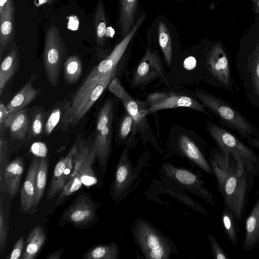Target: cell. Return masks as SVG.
I'll return each instance as SVG.
<instances>
[{
    "label": "cell",
    "instance_id": "obj_1",
    "mask_svg": "<svg viewBox=\"0 0 259 259\" xmlns=\"http://www.w3.org/2000/svg\"><path fill=\"white\" fill-rule=\"evenodd\" d=\"M116 68L105 75H101L93 69L69 100L64 104L60 122L65 132L74 128L99 99L115 77Z\"/></svg>",
    "mask_w": 259,
    "mask_h": 259
},
{
    "label": "cell",
    "instance_id": "obj_2",
    "mask_svg": "<svg viewBox=\"0 0 259 259\" xmlns=\"http://www.w3.org/2000/svg\"><path fill=\"white\" fill-rule=\"evenodd\" d=\"M230 157L216 153L211 164L216 176L219 190L221 192L226 206L233 213L236 222L241 220L247 187L246 169L240 176L236 166L229 165Z\"/></svg>",
    "mask_w": 259,
    "mask_h": 259
},
{
    "label": "cell",
    "instance_id": "obj_3",
    "mask_svg": "<svg viewBox=\"0 0 259 259\" xmlns=\"http://www.w3.org/2000/svg\"><path fill=\"white\" fill-rule=\"evenodd\" d=\"M132 230L135 242L146 258L168 259L175 251L172 242L144 220L137 219Z\"/></svg>",
    "mask_w": 259,
    "mask_h": 259
},
{
    "label": "cell",
    "instance_id": "obj_4",
    "mask_svg": "<svg viewBox=\"0 0 259 259\" xmlns=\"http://www.w3.org/2000/svg\"><path fill=\"white\" fill-rule=\"evenodd\" d=\"M196 96L225 126L237 132L242 138L247 139L258 136L255 126L230 104L204 92H197Z\"/></svg>",
    "mask_w": 259,
    "mask_h": 259
},
{
    "label": "cell",
    "instance_id": "obj_5",
    "mask_svg": "<svg viewBox=\"0 0 259 259\" xmlns=\"http://www.w3.org/2000/svg\"><path fill=\"white\" fill-rule=\"evenodd\" d=\"M66 52L58 28L55 25L51 26L46 33L42 57L47 79L53 87L59 83L62 64Z\"/></svg>",
    "mask_w": 259,
    "mask_h": 259
},
{
    "label": "cell",
    "instance_id": "obj_6",
    "mask_svg": "<svg viewBox=\"0 0 259 259\" xmlns=\"http://www.w3.org/2000/svg\"><path fill=\"white\" fill-rule=\"evenodd\" d=\"M207 128L222 153H229L233 158H240L245 164L257 161L255 153L231 133L211 122L208 123Z\"/></svg>",
    "mask_w": 259,
    "mask_h": 259
},
{
    "label": "cell",
    "instance_id": "obj_7",
    "mask_svg": "<svg viewBox=\"0 0 259 259\" xmlns=\"http://www.w3.org/2000/svg\"><path fill=\"white\" fill-rule=\"evenodd\" d=\"M205 64L207 71L219 87L232 91L233 81L231 65L221 44L217 43L210 48L206 56Z\"/></svg>",
    "mask_w": 259,
    "mask_h": 259
},
{
    "label": "cell",
    "instance_id": "obj_8",
    "mask_svg": "<svg viewBox=\"0 0 259 259\" xmlns=\"http://www.w3.org/2000/svg\"><path fill=\"white\" fill-rule=\"evenodd\" d=\"M163 170L165 175L185 189L198 195L214 205L211 194L203 186V182L197 176L189 170L177 167L171 164H164Z\"/></svg>",
    "mask_w": 259,
    "mask_h": 259
},
{
    "label": "cell",
    "instance_id": "obj_9",
    "mask_svg": "<svg viewBox=\"0 0 259 259\" xmlns=\"http://www.w3.org/2000/svg\"><path fill=\"white\" fill-rule=\"evenodd\" d=\"M81 138L80 135L77 136L67 155L61 158L56 164L47 193L48 199H53L68 181L73 169V158L77 153Z\"/></svg>",
    "mask_w": 259,
    "mask_h": 259
},
{
    "label": "cell",
    "instance_id": "obj_10",
    "mask_svg": "<svg viewBox=\"0 0 259 259\" xmlns=\"http://www.w3.org/2000/svg\"><path fill=\"white\" fill-rule=\"evenodd\" d=\"M162 71L157 54L147 49L134 72L131 87L133 88L145 84L162 75Z\"/></svg>",
    "mask_w": 259,
    "mask_h": 259
},
{
    "label": "cell",
    "instance_id": "obj_11",
    "mask_svg": "<svg viewBox=\"0 0 259 259\" xmlns=\"http://www.w3.org/2000/svg\"><path fill=\"white\" fill-rule=\"evenodd\" d=\"M146 18L143 13L138 18L130 32L116 45L111 53L97 65L94 69L98 74L105 75L116 68L131 41L133 39Z\"/></svg>",
    "mask_w": 259,
    "mask_h": 259
},
{
    "label": "cell",
    "instance_id": "obj_12",
    "mask_svg": "<svg viewBox=\"0 0 259 259\" xmlns=\"http://www.w3.org/2000/svg\"><path fill=\"white\" fill-rule=\"evenodd\" d=\"M95 214L94 203L87 195L83 194L76 197L65 210L63 220L75 225L82 226L92 222Z\"/></svg>",
    "mask_w": 259,
    "mask_h": 259
},
{
    "label": "cell",
    "instance_id": "obj_13",
    "mask_svg": "<svg viewBox=\"0 0 259 259\" xmlns=\"http://www.w3.org/2000/svg\"><path fill=\"white\" fill-rule=\"evenodd\" d=\"M14 0H0V58L14 37Z\"/></svg>",
    "mask_w": 259,
    "mask_h": 259
},
{
    "label": "cell",
    "instance_id": "obj_14",
    "mask_svg": "<svg viewBox=\"0 0 259 259\" xmlns=\"http://www.w3.org/2000/svg\"><path fill=\"white\" fill-rule=\"evenodd\" d=\"M135 178L132 163L128 156V149L125 148L120 157L116 169L113 185L114 195L120 196L132 186Z\"/></svg>",
    "mask_w": 259,
    "mask_h": 259
},
{
    "label": "cell",
    "instance_id": "obj_15",
    "mask_svg": "<svg viewBox=\"0 0 259 259\" xmlns=\"http://www.w3.org/2000/svg\"><path fill=\"white\" fill-rule=\"evenodd\" d=\"M36 76V74L32 75L29 80L6 105L9 112L8 128L15 115L29 105L40 94V90L35 89L33 86V82Z\"/></svg>",
    "mask_w": 259,
    "mask_h": 259
},
{
    "label": "cell",
    "instance_id": "obj_16",
    "mask_svg": "<svg viewBox=\"0 0 259 259\" xmlns=\"http://www.w3.org/2000/svg\"><path fill=\"white\" fill-rule=\"evenodd\" d=\"M178 107H186L193 109L214 118V117L205 109V107L194 98L173 93H171L167 98L157 104L148 107L146 110V113L148 115L151 113L160 110Z\"/></svg>",
    "mask_w": 259,
    "mask_h": 259
},
{
    "label": "cell",
    "instance_id": "obj_17",
    "mask_svg": "<svg viewBox=\"0 0 259 259\" xmlns=\"http://www.w3.org/2000/svg\"><path fill=\"white\" fill-rule=\"evenodd\" d=\"M39 158L35 157L30 163L21 189L20 208L28 212L34 207L35 196V179Z\"/></svg>",
    "mask_w": 259,
    "mask_h": 259
},
{
    "label": "cell",
    "instance_id": "obj_18",
    "mask_svg": "<svg viewBox=\"0 0 259 259\" xmlns=\"http://www.w3.org/2000/svg\"><path fill=\"white\" fill-rule=\"evenodd\" d=\"M180 151L202 170L212 174V169L197 145L186 135H181L178 140Z\"/></svg>",
    "mask_w": 259,
    "mask_h": 259
},
{
    "label": "cell",
    "instance_id": "obj_19",
    "mask_svg": "<svg viewBox=\"0 0 259 259\" xmlns=\"http://www.w3.org/2000/svg\"><path fill=\"white\" fill-rule=\"evenodd\" d=\"M24 167L23 158L16 157L8 163L5 168L4 178L11 199L18 192Z\"/></svg>",
    "mask_w": 259,
    "mask_h": 259
},
{
    "label": "cell",
    "instance_id": "obj_20",
    "mask_svg": "<svg viewBox=\"0 0 259 259\" xmlns=\"http://www.w3.org/2000/svg\"><path fill=\"white\" fill-rule=\"evenodd\" d=\"M259 241V196L245 222V235L243 243L244 250L252 249Z\"/></svg>",
    "mask_w": 259,
    "mask_h": 259
},
{
    "label": "cell",
    "instance_id": "obj_21",
    "mask_svg": "<svg viewBox=\"0 0 259 259\" xmlns=\"http://www.w3.org/2000/svg\"><path fill=\"white\" fill-rule=\"evenodd\" d=\"M139 0H119V24L122 38L131 30L135 22Z\"/></svg>",
    "mask_w": 259,
    "mask_h": 259
},
{
    "label": "cell",
    "instance_id": "obj_22",
    "mask_svg": "<svg viewBox=\"0 0 259 259\" xmlns=\"http://www.w3.org/2000/svg\"><path fill=\"white\" fill-rule=\"evenodd\" d=\"M124 108L134 121L133 133L144 130L146 122V104L133 99L131 96L121 101Z\"/></svg>",
    "mask_w": 259,
    "mask_h": 259
},
{
    "label": "cell",
    "instance_id": "obj_23",
    "mask_svg": "<svg viewBox=\"0 0 259 259\" xmlns=\"http://www.w3.org/2000/svg\"><path fill=\"white\" fill-rule=\"evenodd\" d=\"M46 239L42 226L33 228L28 234L21 259H34L44 245Z\"/></svg>",
    "mask_w": 259,
    "mask_h": 259
},
{
    "label": "cell",
    "instance_id": "obj_24",
    "mask_svg": "<svg viewBox=\"0 0 259 259\" xmlns=\"http://www.w3.org/2000/svg\"><path fill=\"white\" fill-rule=\"evenodd\" d=\"M19 55L15 47L2 61L0 66V96L5 87L16 72L19 66Z\"/></svg>",
    "mask_w": 259,
    "mask_h": 259
},
{
    "label": "cell",
    "instance_id": "obj_25",
    "mask_svg": "<svg viewBox=\"0 0 259 259\" xmlns=\"http://www.w3.org/2000/svg\"><path fill=\"white\" fill-rule=\"evenodd\" d=\"M112 123L98 133L93 143L100 165L105 167L107 163L111 145Z\"/></svg>",
    "mask_w": 259,
    "mask_h": 259
},
{
    "label": "cell",
    "instance_id": "obj_26",
    "mask_svg": "<svg viewBox=\"0 0 259 259\" xmlns=\"http://www.w3.org/2000/svg\"><path fill=\"white\" fill-rule=\"evenodd\" d=\"M30 120L27 109H22L12 119L9 128L11 137L14 139L23 140L28 135Z\"/></svg>",
    "mask_w": 259,
    "mask_h": 259
},
{
    "label": "cell",
    "instance_id": "obj_27",
    "mask_svg": "<svg viewBox=\"0 0 259 259\" xmlns=\"http://www.w3.org/2000/svg\"><path fill=\"white\" fill-rule=\"evenodd\" d=\"M82 73V63L77 55L68 56L63 63V75L66 83L69 85L76 83Z\"/></svg>",
    "mask_w": 259,
    "mask_h": 259
},
{
    "label": "cell",
    "instance_id": "obj_28",
    "mask_svg": "<svg viewBox=\"0 0 259 259\" xmlns=\"http://www.w3.org/2000/svg\"><path fill=\"white\" fill-rule=\"evenodd\" d=\"M119 255V249L117 244L100 245L88 250L83 255L85 259H116Z\"/></svg>",
    "mask_w": 259,
    "mask_h": 259
},
{
    "label": "cell",
    "instance_id": "obj_29",
    "mask_svg": "<svg viewBox=\"0 0 259 259\" xmlns=\"http://www.w3.org/2000/svg\"><path fill=\"white\" fill-rule=\"evenodd\" d=\"M48 162L45 157L39 158L35 179V196L34 207L39 203L46 188Z\"/></svg>",
    "mask_w": 259,
    "mask_h": 259
},
{
    "label": "cell",
    "instance_id": "obj_30",
    "mask_svg": "<svg viewBox=\"0 0 259 259\" xmlns=\"http://www.w3.org/2000/svg\"><path fill=\"white\" fill-rule=\"evenodd\" d=\"M158 40L166 62L170 65L172 60V43L169 30L166 25L162 21L158 23L157 28Z\"/></svg>",
    "mask_w": 259,
    "mask_h": 259
},
{
    "label": "cell",
    "instance_id": "obj_31",
    "mask_svg": "<svg viewBox=\"0 0 259 259\" xmlns=\"http://www.w3.org/2000/svg\"><path fill=\"white\" fill-rule=\"evenodd\" d=\"M96 157L95 148L93 145L88 157L77 173L81 179L82 184L86 186H91L97 183V180L92 168V165Z\"/></svg>",
    "mask_w": 259,
    "mask_h": 259
},
{
    "label": "cell",
    "instance_id": "obj_32",
    "mask_svg": "<svg viewBox=\"0 0 259 259\" xmlns=\"http://www.w3.org/2000/svg\"><path fill=\"white\" fill-rule=\"evenodd\" d=\"M94 24L97 43L98 45H103L106 36L107 19L103 5L99 4L96 8Z\"/></svg>",
    "mask_w": 259,
    "mask_h": 259
},
{
    "label": "cell",
    "instance_id": "obj_33",
    "mask_svg": "<svg viewBox=\"0 0 259 259\" xmlns=\"http://www.w3.org/2000/svg\"><path fill=\"white\" fill-rule=\"evenodd\" d=\"M93 144L90 140L81 138L78 149L73 161V169L69 177L68 181L77 175L81 165L88 157Z\"/></svg>",
    "mask_w": 259,
    "mask_h": 259
},
{
    "label": "cell",
    "instance_id": "obj_34",
    "mask_svg": "<svg viewBox=\"0 0 259 259\" xmlns=\"http://www.w3.org/2000/svg\"><path fill=\"white\" fill-rule=\"evenodd\" d=\"M47 114L42 107L35 110L32 116L28 137L30 139L40 136L45 131Z\"/></svg>",
    "mask_w": 259,
    "mask_h": 259
},
{
    "label": "cell",
    "instance_id": "obj_35",
    "mask_svg": "<svg viewBox=\"0 0 259 259\" xmlns=\"http://www.w3.org/2000/svg\"><path fill=\"white\" fill-rule=\"evenodd\" d=\"M113 102L108 99L103 104L98 115L96 133H98L112 123L113 116Z\"/></svg>",
    "mask_w": 259,
    "mask_h": 259
},
{
    "label": "cell",
    "instance_id": "obj_36",
    "mask_svg": "<svg viewBox=\"0 0 259 259\" xmlns=\"http://www.w3.org/2000/svg\"><path fill=\"white\" fill-rule=\"evenodd\" d=\"M222 213V223L226 233L234 246L238 244L237 229L236 220L233 213L227 207Z\"/></svg>",
    "mask_w": 259,
    "mask_h": 259
},
{
    "label": "cell",
    "instance_id": "obj_37",
    "mask_svg": "<svg viewBox=\"0 0 259 259\" xmlns=\"http://www.w3.org/2000/svg\"><path fill=\"white\" fill-rule=\"evenodd\" d=\"M65 103H60L53 107L50 112L47 119L45 127V134L50 135L56 128L57 125L61 121Z\"/></svg>",
    "mask_w": 259,
    "mask_h": 259
},
{
    "label": "cell",
    "instance_id": "obj_38",
    "mask_svg": "<svg viewBox=\"0 0 259 259\" xmlns=\"http://www.w3.org/2000/svg\"><path fill=\"white\" fill-rule=\"evenodd\" d=\"M82 184L81 179L78 174L70 179L61 190L56 200V204L60 205L67 197L78 190Z\"/></svg>",
    "mask_w": 259,
    "mask_h": 259
},
{
    "label": "cell",
    "instance_id": "obj_39",
    "mask_svg": "<svg viewBox=\"0 0 259 259\" xmlns=\"http://www.w3.org/2000/svg\"><path fill=\"white\" fill-rule=\"evenodd\" d=\"M8 144L4 136V133H0V187L4 189L6 185L4 178L5 168L8 163H7V153Z\"/></svg>",
    "mask_w": 259,
    "mask_h": 259
},
{
    "label": "cell",
    "instance_id": "obj_40",
    "mask_svg": "<svg viewBox=\"0 0 259 259\" xmlns=\"http://www.w3.org/2000/svg\"><path fill=\"white\" fill-rule=\"evenodd\" d=\"M8 231L6 218L3 207V200L0 199V253H2L5 248L7 239Z\"/></svg>",
    "mask_w": 259,
    "mask_h": 259
},
{
    "label": "cell",
    "instance_id": "obj_41",
    "mask_svg": "<svg viewBox=\"0 0 259 259\" xmlns=\"http://www.w3.org/2000/svg\"><path fill=\"white\" fill-rule=\"evenodd\" d=\"M108 89L121 101L130 96V95L125 90L118 78L114 77L110 82Z\"/></svg>",
    "mask_w": 259,
    "mask_h": 259
},
{
    "label": "cell",
    "instance_id": "obj_42",
    "mask_svg": "<svg viewBox=\"0 0 259 259\" xmlns=\"http://www.w3.org/2000/svg\"><path fill=\"white\" fill-rule=\"evenodd\" d=\"M134 121L132 116L127 113L123 117L120 123L118 134L121 140L125 139L133 132Z\"/></svg>",
    "mask_w": 259,
    "mask_h": 259
},
{
    "label": "cell",
    "instance_id": "obj_43",
    "mask_svg": "<svg viewBox=\"0 0 259 259\" xmlns=\"http://www.w3.org/2000/svg\"><path fill=\"white\" fill-rule=\"evenodd\" d=\"M208 236L213 257L217 259H227V255L224 252L215 237L211 234H208Z\"/></svg>",
    "mask_w": 259,
    "mask_h": 259
},
{
    "label": "cell",
    "instance_id": "obj_44",
    "mask_svg": "<svg viewBox=\"0 0 259 259\" xmlns=\"http://www.w3.org/2000/svg\"><path fill=\"white\" fill-rule=\"evenodd\" d=\"M24 240L23 236L20 237L16 242L13 248L7 258L19 259L21 258L24 249Z\"/></svg>",
    "mask_w": 259,
    "mask_h": 259
},
{
    "label": "cell",
    "instance_id": "obj_45",
    "mask_svg": "<svg viewBox=\"0 0 259 259\" xmlns=\"http://www.w3.org/2000/svg\"><path fill=\"white\" fill-rule=\"evenodd\" d=\"M171 93L157 92L149 95L147 98L146 104L149 107L153 106L167 98Z\"/></svg>",
    "mask_w": 259,
    "mask_h": 259
},
{
    "label": "cell",
    "instance_id": "obj_46",
    "mask_svg": "<svg viewBox=\"0 0 259 259\" xmlns=\"http://www.w3.org/2000/svg\"><path fill=\"white\" fill-rule=\"evenodd\" d=\"M9 118V112L6 106L1 102L0 104V133H4L8 128Z\"/></svg>",
    "mask_w": 259,
    "mask_h": 259
},
{
    "label": "cell",
    "instance_id": "obj_47",
    "mask_svg": "<svg viewBox=\"0 0 259 259\" xmlns=\"http://www.w3.org/2000/svg\"><path fill=\"white\" fill-rule=\"evenodd\" d=\"M184 64L186 68L191 69L196 66V61L194 58L190 57L186 59Z\"/></svg>",
    "mask_w": 259,
    "mask_h": 259
},
{
    "label": "cell",
    "instance_id": "obj_48",
    "mask_svg": "<svg viewBox=\"0 0 259 259\" xmlns=\"http://www.w3.org/2000/svg\"><path fill=\"white\" fill-rule=\"evenodd\" d=\"M63 249H59L52 252L51 253L49 254L46 259H59L61 258V255L63 252Z\"/></svg>",
    "mask_w": 259,
    "mask_h": 259
},
{
    "label": "cell",
    "instance_id": "obj_49",
    "mask_svg": "<svg viewBox=\"0 0 259 259\" xmlns=\"http://www.w3.org/2000/svg\"><path fill=\"white\" fill-rule=\"evenodd\" d=\"M246 140L248 144L255 147L259 150V137H251Z\"/></svg>",
    "mask_w": 259,
    "mask_h": 259
},
{
    "label": "cell",
    "instance_id": "obj_50",
    "mask_svg": "<svg viewBox=\"0 0 259 259\" xmlns=\"http://www.w3.org/2000/svg\"><path fill=\"white\" fill-rule=\"evenodd\" d=\"M54 1V0H34V4L36 7H39L45 4L51 5Z\"/></svg>",
    "mask_w": 259,
    "mask_h": 259
},
{
    "label": "cell",
    "instance_id": "obj_51",
    "mask_svg": "<svg viewBox=\"0 0 259 259\" xmlns=\"http://www.w3.org/2000/svg\"><path fill=\"white\" fill-rule=\"evenodd\" d=\"M114 34V31L113 29L111 27H108L106 31V36H110L111 37Z\"/></svg>",
    "mask_w": 259,
    "mask_h": 259
},
{
    "label": "cell",
    "instance_id": "obj_52",
    "mask_svg": "<svg viewBox=\"0 0 259 259\" xmlns=\"http://www.w3.org/2000/svg\"><path fill=\"white\" fill-rule=\"evenodd\" d=\"M254 10L256 13L259 14V0H256L254 3Z\"/></svg>",
    "mask_w": 259,
    "mask_h": 259
},
{
    "label": "cell",
    "instance_id": "obj_53",
    "mask_svg": "<svg viewBox=\"0 0 259 259\" xmlns=\"http://www.w3.org/2000/svg\"><path fill=\"white\" fill-rule=\"evenodd\" d=\"M254 3L255 2L256 0H252Z\"/></svg>",
    "mask_w": 259,
    "mask_h": 259
}]
</instances>
